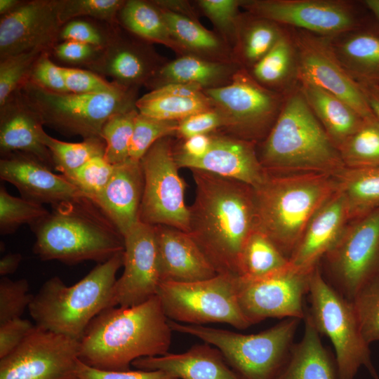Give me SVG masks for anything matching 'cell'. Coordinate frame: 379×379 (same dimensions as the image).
<instances>
[{
  "instance_id": "33",
  "label": "cell",
  "mask_w": 379,
  "mask_h": 379,
  "mask_svg": "<svg viewBox=\"0 0 379 379\" xmlns=\"http://www.w3.org/2000/svg\"><path fill=\"white\" fill-rule=\"evenodd\" d=\"M117 20L133 35L148 43H157L173 50L178 56L184 55L173 40L160 8L154 1H126Z\"/></svg>"
},
{
  "instance_id": "46",
  "label": "cell",
  "mask_w": 379,
  "mask_h": 379,
  "mask_svg": "<svg viewBox=\"0 0 379 379\" xmlns=\"http://www.w3.org/2000/svg\"><path fill=\"white\" fill-rule=\"evenodd\" d=\"M243 0H198L197 8L215 27L218 34L232 47L235 45Z\"/></svg>"
},
{
  "instance_id": "20",
  "label": "cell",
  "mask_w": 379,
  "mask_h": 379,
  "mask_svg": "<svg viewBox=\"0 0 379 379\" xmlns=\"http://www.w3.org/2000/svg\"><path fill=\"white\" fill-rule=\"evenodd\" d=\"M113 30L108 44L87 67L128 88L147 85L166 61L142 39L126 38Z\"/></svg>"
},
{
  "instance_id": "1",
  "label": "cell",
  "mask_w": 379,
  "mask_h": 379,
  "mask_svg": "<svg viewBox=\"0 0 379 379\" xmlns=\"http://www.w3.org/2000/svg\"><path fill=\"white\" fill-rule=\"evenodd\" d=\"M191 171L196 190L188 234L218 274L238 277L241 251L256 230L253 188L206 171Z\"/></svg>"
},
{
  "instance_id": "49",
  "label": "cell",
  "mask_w": 379,
  "mask_h": 379,
  "mask_svg": "<svg viewBox=\"0 0 379 379\" xmlns=\"http://www.w3.org/2000/svg\"><path fill=\"white\" fill-rule=\"evenodd\" d=\"M33 296L29 293L27 279L3 277L0 280V324L21 317Z\"/></svg>"
},
{
  "instance_id": "8",
  "label": "cell",
  "mask_w": 379,
  "mask_h": 379,
  "mask_svg": "<svg viewBox=\"0 0 379 379\" xmlns=\"http://www.w3.org/2000/svg\"><path fill=\"white\" fill-rule=\"evenodd\" d=\"M138 90L121 86L97 93H55L29 81L19 89L44 125L84 139L102 138L103 126L111 117L135 109Z\"/></svg>"
},
{
  "instance_id": "23",
  "label": "cell",
  "mask_w": 379,
  "mask_h": 379,
  "mask_svg": "<svg viewBox=\"0 0 379 379\" xmlns=\"http://www.w3.org/2000/svg\"><path fill=\"white\" fill-rule=\"evenodd\" d=\"M154 227L161 283L194 282L218 274L188 233L166 225Z\"/></svg>"
},
{
  "instance_id": "48",
  "label": "cell",
  "mask_w": 379,
  "mask_h": 379,
  "mask_svg": "<svg viewBox=\"0 0 379 379\" xmlns=\"http://www.w3.org/2000/svg\"><path fill=\"white\" fill-rule=\"evenodd\" d=\"M125 1L124 0H62L60 20L64 25L73 19L86 16L114 24Z\"/></svg>"
},
{
  "instance_id": "11",
  "label": "cell",
  "mask_w": 379,
  "mask_h": 379,
  "mask_svg": "<svg viewBox=\"0 0 379 379\" xmlns=\"http://www.w3.org/2000/svg\"><path fill=\"white\" fill-rule=\"evenodd\" d=\"M140 163L144 181L140 221L188 233L190 211L185 199V182L178 173L171 137L154 143Z\"/></svg>"
},
{
  "instance_id": "17",
  "label": "cell",
  "mask_w": 379,
  "mask_h": 379,
  "mask_svg": "<svg viewBox=\"0 0 379 379\" xmlns=\"http://www.w3.org/2000/svg\"><path fill=\"white\" fill-rule=\"evenodd\" d=\"M124 271L112 307H131L157 295L161 283L154 227L139 221L124 235Z\"/></svg>"
},
{
  "instance_id": "18",
  "label": "cell",
  "mask_w": 379,
  "mask_h": 379,
  "mask_svg": "<svg viewBox=\"0 0 379 379\" xmlns=\"http://www.w3.org/2000/svg\"><path fill=\"white\" fill-rule=\"evenodd\" d=\"M254 16L329 37L352 29L356 19L347 4L332 0H243Z\"/></svg>"
},
{
  "instance_id": "22",
  "label": "cell",
  "mask_w": 379,
  "mask_h": 379,
  "mask_svg": "<svg viewBox=\"0 0 379 379\" xmlns=\"http://www.w3.org/2000/svg\"><path fill=\"white\" fill-rule=\"evenodd\" d=\"M0 178L13 185L22 198L40 204L52 206L84 195L64 175L23 153L1 156Z\"/></svg>"
},
{
  "instance_id": "45",
  "label": "cell",
  "mask_w": 379,
  "mask_h": 379,
  "mask_svg": "<svg viewBox=\"0 0 379 379\" xmlns=\"http://www.w3.org/2000/svg\"><path fill=\"white\" fill-rule=\"evenodd\" d=\"M45 52L34 50L1 59L0 107L27 81L36 61Z\"/></svg>"
},
{
  "instance_id": "13",
  "label": "cell",
  "mask_w": 379,
  "mask_h": 379,
  "mask_svg": "<svg viewBox=\"0 0 379 379\" xmlns=\"http://www.w3.org/2000/svg\"><path fill=\"white\" fill-rule=\"evenodd\" d=\"M337 291L351 300L379 275V206L349 221L324 257Z\"/></svg>"
},
{
  "instance_id": "2",
  "label": "cell",
  "mask_w": 379,
  "mask_h": 379,
  "mask_svg": "<svg viewBox=\"0 0 379 379\" xmlns=\"http://www.w3.org/2000/svg\"><path fill=\"white\" fill-rule=\"evenodd\" d=\"M157 295L131 307H110L98 314L80 340V359L96 368L130 370L139 358L166 354L172 329Z\"/></svg>"
},
{
  "instance_id": "56",
  "label": "cell",
  "mask_w": 379,
  "mask_h": 379,
  "mask_svg": "<svg viewBox=\"0 0 379 379\" xmlns=\"http://www.w3.org/2000/svg\"><path fill=\"white\" fill-rule=\"evenodd\" d=\"M34 326L29 320L21 317L0 324V359L12 352Z\"/></svg>"
},
{
  "instance_id": "61",
  "label": "cell",
  "mask_w": 379,
  "mask_h": 379,
  "mask_svg": "<svg viewBox=\"0 0 379 379\" xmlns=\"http://www.w3.org/2000/svg\"><path fill=\"white\" fill-rule=\"evenodd\" d=\"M22 3L23 1L19 0H1L0 13L1 16L11 13Z\"/></svg>"
},
{
  "instance_id": "31",
  "label": "cell",
  "mask_w": 379,
  "mask_h": 379,
  "mask_svg": "<svg viewBox=\"0 0 379 379\" xmlns=\"http://www.w3.org/2000/svg\"><path fill=\"white\" fill-rule=\"evenodd\" d=\"M300 83L302 94L337 149L366 121L333 94L313 84Z\"/></svg>"
},
{
  "instance_id": "38",
  "label": "cell",
  "mask_w": 379,
  "mask_h": 379,
  "mask_svg": "<svg viewBox=\"0 0 379 379\" xmlns=\"http://www.w3.org/2000/svg\"><path fill=\"white\" fill-rule=\"evenodd\" d=\"M42 140L51 153L53 168L62 175L72 173L91 159L105 154V143L100 138L69 142L55 139L45 131Z\"/></svg>"
},
{
  "instance_id": "44",
  "label": "cell",
  "mask_w": 379,
  "mask_h": 379,
  "mask_svg": "<svg viewBox=\"0 0 379 379\" xmlns=\"http://www.w3.org/2000/svg\"><path fill=\"white\" fill-rule=\"evenodd\" d=\"M178 121H164L142 115L135 117L131 138L129 160L139 162L157 140L176 135Z\"/></svg>"
},
{
  "instance_id": "55",
  "label": "cell",
  "mask_w": 379,
  "mask_h": 379,
  "mask_svg": "<svg viewBox=\"0 0 379 379\" xmlns=\"http://www.w3.org/2000/svg\"><path fill=\"white\" fill-rule=\"evenodd\" d=\"M53 50L56 58L64 62L87 66L98 56L102 48L75 41H63Z\"/></svg>"
},
{
  "instance_id": "41",
  "label": "cell",
  "mask_w": 379,
  "mask_h": 379,
  "mask_svg": "<svg viewBox=\"0 0 379 379\" xmlns=\"http://www.w3.org/2000/svg\"><path fill=\"white\" fill-rule=\"evenodd\" d=\"M138 114L135 108L114 114L103 126L102 138L105 143L104 158L111 164L117 165L129 160L131 142Z\"/></svg>"
},
{
  "instance_id": "19",
  "label": "cell",
  "mask_w": 379,
  "mask_h": 379,
  "mask_svg": "<svg viewBox=\"0 0 379 379\" xmlns=\"http://www.w3.org/2000/svg\"><path fill=\"white\" fill-rule=\"evenodd\" d=\"M62 0H34L23 3L0 20V58L34 50L47 51L56 45L63 26Z\"/></svg>"
},
{
  "instance_id": "32",
  "label": "cell",
  "mask_w": 379,
  "mask_h": 379,
  "mask_svg": "<svg viewBox=\"0 0 379 379\" xmlns=\"http://www.w3.org/2000/svg\"><path fill=\"white\" fill-rule=\"evenodd\" d=\"M160 9L171 36L184 55L216 62H236L232 47L218 33L206 29L198 20Z\"/></svg>"
},
{
  "instance_id": "12",
  "label": "cell",
  "mask_w": 379,
  "mask_h": 379,
  "mask_svg": "<svg viewBox=\"0 0 379 379\" xmlns=\"http://www.w3.org/2000/svg\"><path fill=\"white\" fill-rule=\"evenodd\" d=\"M204 92L222 117L219 132L253 143L266 138L281 108L279 96L244 67L229 84Z\"/></svg>"
},
{
  "instance_id": "35",
  "label": "cell",
  "mask_w": 379,
  "mask_h": 379,
  "mask_svg": "<svg viewBox=\"0 0 379 379\" xmlns=\"http://www.w3.org/2000/svg\"><path fill=\"white\" fill-rule=\"evenodd\" d=\"M342 65L359 83H379V36L354 34L335 48Z\"/></svg>"
},
{
  "instance_id": "26",
  "label": "cell",
  "mask_w": 379,
  "mask_h": 379,
  "mask_svg": "<svg viewBox=\"0 0 379 379\" xmlns=\"http://www.w3.org/2000/svg\"><path fill=\"white\" fill-rule=\"evenodd\" d=\"M114 166L109 182L92 199L124 237L140 221L143 175L140 161Z\"/></svg>"
},
{
  "instance_id": "15",
  "label": "cell",
  "mask_w": 379,
  "mask_h": 379,
  "mask_svg": "<svg viewBox=\"0 0 379 379\" xmlns=\"http://www.w3.org/2000/svg\"><path fill=\"white\" fill-rule=\"evenodd\" d=\"M295 46L297 76L300 82L333 94L365 121L376 120L360 84L342 65L329 37L300 32L295 38Z\"/></svg>"
},
{
  "instance_id": "9",
  "label": "cell",
  "mask_w": 379,
  "mask_h": 379,
  "mask_svg": "<svg viewBox=\"0 0 379 379\" xmlns=\"http://www.w3.org/2000/svg\"><path fill=\"white\" fill-rule=\"evenodd\" d=\"M308 293L307 314L318 332L333 344L338 379H354L361 367L378 379L352 302L324 279L318 266L311 274Z\"/></svg>"
},
{
  "instance_id": "28",
  "label": "cell",
  "mask_w": 379,
  "mask_h": 379,
  "mask_svg": "<svg viewBox=\"0 0 379 379\" xmlns=\"http://www.w3.org/2000/svg\"><path fill=\"white\" fill-rule=\"evenodd\" d=\"M135 106L142 115L177 121L214 108L204 89L194 84H170L152 90L138 98Z\"/></svg>"
},
{
  "instance_id": "57",
  "label": "cell",
  "mask_w": 379,
  "mask_h": 379,
  "mask_svg": "<svg viewBox=\"0 0 379 379\" xmlns=\"http://www.w3.org/2000/svg\"><path fill=\"white\" fill-rule=\"evenodd\" d=\"M174 145V154L190 159L202 157L208 151L212 143V134L197 135L185 140Z\"/></svg>"
},
{
  "instance_id": "39",
  "label": "cell",
  "mask_w": 379,
  "mask_h": 379,
  "mask_svg": "<svg viewBox=\"0 0 379 379\" xmlns=\"http://www.w3.org/2000/svg\"><path fill=\"white\" fill-rule=\"evenodd\" d=\"M347 168L379 167V123L366 121L338 148Z\"/></svg>"
},
{
  "instance_id": "3",
  "label": "cell",
  "mask_w": 379,
  "mask_h": 379,
  "mask_svg": "<svg viewBox=\"0 0 379 379\" xmlns=\"http://www.w3.org/2000/svg\"><path fill=\"white\" fill-rule=\"evenodd\" d=\"M31 228L36 237L33 251L44 261L101 263L124 249L123 235L86 195L52 205Z\"/></svg>"
},
{
  "instance_id": "58",
  "label": "cell",
  "mask_w": 379,
  "mask_h": 379,
  "mask_svg": "<svg viewBox=\"0 0 379 379\" xmlns=\"http://www.w3.org/2000/svg\"><path fill=\"white\" fill-rule=\"evenodd\" d=\"M154 2L161 8L198 20L197 10L187 1L159 0Z\"/></svg>"
},
{
  "instance_id": "29",
  "label": "cell",
  "mask_w": 379,
  "mask_h": 379,
  "mask_svg": "<svg viewBox=\"0 0 379 379\" xmlns=\"http://www.w3.org/2000/svg\"><path fill=\"white\" fill-rule=\"evenodd\" d=\"M242 67L236 62H216L190 55L166 62L147 84L152 90L170 84H194L204 91L229 84Z\"/></svg>"
},
{
  "instance_id": "24",
  "label": "cell",
  "mask_w": 379,
  "mask_h": 379,
  "mask_svg": "<svg viewBox=\"0 0 379 379\" xmlns=\"http://www.w3.org/2000/svg\"><path fill=\"white\" fill-rule=\"evenodd\" d=\"M349 221L344 197L337 189L307 225L289 258L291 266L304 272L314 270L335 244Z\"/></svg>"
},
{
  "instance_id": "16",
  "label": "cell",
  "mask_w": 379,
  "mask_h": 379,
  "mask_svg": "<svg viewBox=\"0 0 379 379\" xmlns=\"http://www.w3.org/2000/svg\"><path fill=\"white\" fill-rule=\"evenodd\" d=\"M312 271L298 270L291 265L260 279L238 277L239 303L249 323L253 325L267 318L305 319L303 298L308 293Z\"/></svg>"
},
{
  "instance_id": "62",
  "label": "cell",
  "mask_w": 379,
  "mask_h": 379,
  "mask_svg": "<svg viewBox=\"0 0 379 379\" xmlns=\"http://www.w3.org/2000/svg\"><path fill=\"white\" fill-rule=\"evenodd\" d=\"M364 3L379 20V0H366Z\"/></svg>"
},
{
  "instance_id": "53",
  "label": "cell",
  "mask_w": 379,
  "mask_h": 379,
  "mask_svg": "<svg viewBox=\"0 0 379 379\" xmlns=\"http://www.w3.org/2000/svg\"><path fill=\"white\" fill-rule=\"evenodd\" d=\"M45 52L36 61L27 81L55 93H68L61 67L53 63Z\"/></svg>"
},
{
  "instance_id": "6",
  "label": "cell",
  "mask_w": 379,
  "mask_h": 379,
  "mask_svg": "<svg viewBox=\"0 0 379 379\" xmlns=\"http://www.w3.org/2000/svg\"><path fill=\"white\" fill-rule=\"evenodd\" d=\"M123 262L124 251L98 263L72 286L56 276L46 280L28 307L35 325L80 340L92 320L112 307L116 275Z\"/></svg>"
},
{
  "instance_id": "59",
  "label": "cell",
  "mask_w": 379,
  "mask_h": 379,
  "mask_svg": "<svg viewBox=\"0 0 379 379\" xmlns=\"http://www.w3.org/2000/svg\"><path fill=\"white\" fill-rule=\"evenodd\" d=\"M366 96L368 103L379 123V83H359Z\"/></svg>"
},
{
  "instance_id": "7",
  "label": "cell",
  "mask_w": 379,
  "mask_h": 379,
  "mask_svg": "<svg viewBox=\"0 0 379 379\" xmlns=\"http://www.w3.org/2000/svg\"><path fill=\"white\" fill-rule=\"evenodd\" d=\"M300 319H286L257 334L246 335L169 319L172 331L188 334L217 347L243 379H275L284 365Z\"/></svg>"
},
{
  "instance_id": "21",
  "label": "cell",
  "mask_w": 379,
  "mask_h": 379,
  "mask_svg": "<svg viewBox=\"0 0 379 379\" xmlns=\"http://www.w3.org/2000/svg\"><path fill=\"white\" fill-rule=\"evenodd\" d=\"M255 143L220 132L212 133V143L205 155L190 159L174 154L178 166L211 173L237 180L256 188L267 172L260 162Z\"/></svg>"
},
{
  "instance_id": "51",
  "label": "cell",
  "mask_w": 379,
  "mask_h": 379,
  "mask_svg": "<svg viewBox=\"0 0 379 379\" xmlns=\"http://www.w3.org/2000/svg\"><path fill=\"white\" fill-rule=\"evenodd\" d=\"M224 121L215 107L187 117L178 121L176 137L185 140L197 135H208L220 131Z\"/></svg>"
},
{
  "instance_id": "25",
  "label": "cell",
  "mask_w": 379,
  "mask_h": 379,
  "mask_svg": "<svg viewBox=\"0 0 379 379\" xmlns=\"http://www.w3.org/2000/svg\"><path fill=\"white\" fill-rule=\"evenodd\" d=\"M44 123L20 91L1 107V155L20 152L53 168L51 155L42 140Z\"/></svg>"
},
{
  "instance_id": "37",
  "label": "cell",
  "mask_w": 379,
  "mask_h": 379,
  "mask_svg": "<svg viewBox=\"0 0 379 379\" xmlns=\"http://www.w3.org/2000/svg\"><path fill=\"white\" fill-rule=\"evenodd\" d=\"M255 17L253 20L245 22L241 16L233 54L234 60L241 67L244 64L252 68L284 34L277 23Z\"/></svg>"
},
{
  "instance_id": "14",
  "label": "cell",
  "mask_w": 379,
  "mask_h": 379,
  "mask_svg": "<svg viewBox=\"0 0 379 379\" xmlns=\"http://www.w3.org/2000/svg\"><path fill=\"white\" fill-rule=\"evenodd\" d=\"M80 340L38 326L0 359V379H80Z\"/></svg>"
},
{
  "instance_id": "60",
  "label": "cell",
  "mask_w": 379,
  "mask_h": 379,
  "mask_svg": "<svg viewBox=\"0 0 379 379\" xmlns=\"http://www.w3.org/2000/svg\"><path fill=\"white\" fill-rule=\"evenodd\" d=\"M22 257L19 253H8L0 260V274L6 275L14 273L18 268Z\"/></svg>"
},
{
  "instance_id": "50",
  "label": "cell",
  "mask_w": 379,
  "mask_h": 379,
  "mask_svg": "<svg viewBox=\"0 0 379 379\" xmlns=\"http://www.w3.org/2000/svg\"><path fill=\"white\" fill-rule=\"evenodd\" d=\"M61 69L69 93H97L112 91L121 86L109 81L92 71L68 67H61Z\"/></svg>"
},
{
  "instance_id": "47",
  "label": "cell",
  "mask_w": 379,
  "mask_h": 379,
  "mask_svg": "<svg viewBox=\"0 0 379 379\" xmlns=\"http://www.w3.org/2000/svg\"><path fill=\"white\" fill-rule=\"evenodd\" d=\"M114 167L104 156H97L64 176L84 195L93 199L107 184Z\"/></svg>"
},
{
  "instance_id": "43",
  "label": "cell",
  "mask_w": 379,
  "mask_h": 379,
  "mask_svg": "<svg viewBox=\"0 0 379 379\" xmlns=\"http://www.w3.org/2000/svg\"><path fill=\"white\" fill-rule=\"evenodd\" d=\"M366 342L379 341V275L362 286L350 300Z\"/></svg>"
},
{
  "instance_id": "52",
  "label": "cell",
  "mask_w": 379,
  "mask_h": 379,
  "mask_svg": "<svg viewBox=\"0 0 379 379\" xmlns=\"http://www.w3.org/2000/svg\"><path fill=\"white\" fill-rule=\"evenodd\" d=\"M112 32H104L93 23L76 18L62 26L59 39L75 41L102 49L109 42Z\"/></svg>"
},
{
  "instance_id": "40",
  "label": "cell",
  "mask_w": 379,
  "mask_h": 379,
  "mask_svg": "<svg viewBox=\"0 0 379 379\" xmlns=\"http://www.w3.org/2000/svg\"><path fill=\"white\" fill-rule=\"evenodd\" d=\"M295 49L284 34L275 46L252 67L253 77L265 86H276L285 81L292 71Z\"/></svg>"
},
{
  "instance_id": "10",
  "label": "cell",
  "mask_w": 379,
  "mask_h": 379,
  "mask_svg": "<svg viewBox=\"0 0 379 379\" xmlns=\"http://www.w3.org/2000/svg\"><path fill=\"white\" fill-rule=\"evenodd\" d=\"M237 278L218 274L194 282H161L157 295L170 320L195 325L225 323L245 329L251 324L239 303Z\"/></svg>"
},
{
  "instance_id": "4",
  "label": "cell",
  "mask_w": 379,
  "mask_h": 379,
  "mask_svg": "<svg viewBox=\"0 0 379 379\" xmlns=\"http://www.w3.org/2000/svg\"><path fill=\"white\" fill-rule=\"evenodd\" d=\"M337 189L328 174L267 172L253 188L256 229L289 259L310 219Z\"/></svg>"
},
{
  "instance_id": "54",
  "label": "cell",
  "mask_w": 379,
  "mask_h": 379,
  "mask_svg": "<svg viewBox=\"0 0 379 379\" xmlns=\"http://www.w3.org/2000/svg\"><path fill=\"white\" fill-rule=\"evenodd\" d=\"M77 373L80 379H178L159 370H102L88 365L81 359L77 364Z\"/></svg>"
},
{
  "instance_id": "36",
  "label": "cell",
  "mask_w": 379,
  "mask_h": 379,
  "mask_svg": "<svg viewBox=\"0 0 379 379\" xmlns=\"http://www.w3.org/2000/svg\"><path fill=\"white\" fill-rule=\"evenodd\" d=\"M290 265L289 259L265 234L256 229L241 251L238 277L260 279L279 272Z\"/></svg>"
},
{
  "instance_id": "5",
  "label": "cell",
  "mask_w": 379,
  "mask_h": 379,
  "mask_svg": "<svg viewBox=\"0 0 379 379\" xmlns=\"http://www.w3.org/2000/svg\"><path fill=\"white\" fill-rule=\"evenodd\" d=\"M258 158L271 173L335 175L345 166L301 91L291 94L265 140Z\"/></svg>"
},
{
  "instance_id": "34",
  "label": "cell",
  "mask_w": 379,
  "mask_h": 379,
  "mask_svg": "<svg viewBox=\"0 0 379 379\" xmlns=\"http://www.w3.org/2000/svg\"><path fill=\"white\" fill-rule=\"evenodd\" d=\"M334 177L344 197L350 221L379 206V167H345Z\"/></svg>"
},
{
  "instance_id": "42",
  "label": "cell",
  "mask_w": 379,
  "mask_h": 379,
  "mask_svg": "<svg viewBox=\"0 0 379 379\" xmlns=\"http://www.w3.org/2000/svg\"><path fill=\"white\" fill-rule=\"evenodd\" d=\"M43 204L10 194L4 185L0 187V233L2 235L15 232L20 226L30 227L47 215Z\"/></svg>"
},
{
  "instance_id": "30",
  "label": "cell",
  "mask_w": 379,
  "mask_h": 379,
  "mask_svg": "<svg viewBox=\"0 0 379 379\" xmlns=\"http://www.w3.org/2000/svg\"><path fill=\"white\" fill-rule=\"evenodd\" d=\"M304 319L302 338L292 346L275 379H338L336 366L307 313Z\"/></svg>"
},
{
  "instance_id": "27",
  "label": "cell",
  "mask_w": 379,
  "mask_h": 379,
  "mask_svg": "<svg viewBox=\"0 0 379 379\" xmlns=\"http://www.w3.org/2000/svg\"><path fill=\"white\" fill-rule=\"evenodd\" d=\"M131 365L137 369L162 371L178 379H243L228 365L220 351L206 343L182 353L139 358Z\"/></svg>"
}]
</instances>
